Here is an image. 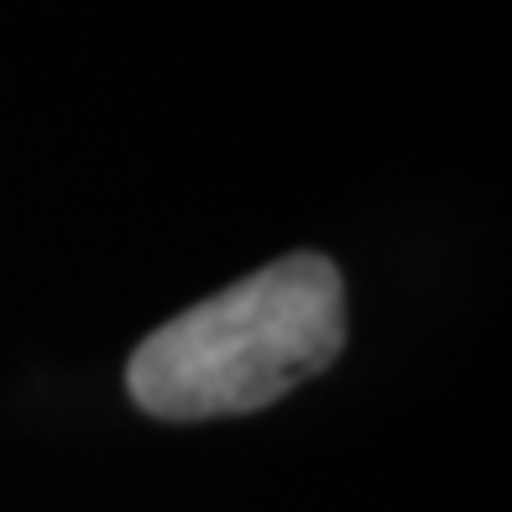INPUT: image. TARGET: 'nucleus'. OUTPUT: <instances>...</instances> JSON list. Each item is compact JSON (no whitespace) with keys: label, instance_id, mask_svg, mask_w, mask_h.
I'll return each instance as SVG.
<instances>
[{"label":"nucleus","instance_id":"1","mask_svg":"<svg viewBox=\"0 0 512 512\" xmlns=\"http://www.w3.org/2000/svg\"><path fill=\"white\" fill-rule=\"evenodd\" d=\"M345 345V288L314 251L283 256L194 304L131 356V398L152 418L256 413L319 377Z\"/></svg>","mask_w":512,"mask_h":512}]
</instances>
